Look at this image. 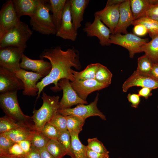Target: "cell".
Here are the masks:
<instances>
[{"instance_id": "4316f807", "label": "cell", "mask_w": 158, "mask_h": 158, "mask_svg": "<svg viewBox=\"0 0 158 158\" xmlns=\"http://www.w3.org/2000/svg\"><path fill=\"white\" fill-rule=\"evenodd\" d=\"M66 116L67 130L71 135H78L82 130L85 120L81 117L72 115Z\"/></svg>"}, {"instance_id": "f1b7e54d", "label": "cell", "mask_w": 158, "mask_h": 158, "mask_svg": "<svg viewBox=\"0 0 158 158\" xmlns=\"http://www.w3.org/2000/svg\"><path fill=\"white\" fill-rule=\"evenodd\" d=\"M154 63H158V35L150 42L144 45L141 48Z\"/></svg>"}, {"instance_id": "2e32d148", "label": "cell", "mask_w": 158, "mask_h": 158, "mask_svg": "<svg viewBox=\"0 0 158 158\" xmlns=\"http://www.w3.org/2000/svg\"><path fill=\"white\" fill-rule=\"evenodd\" d=\"M70 83L79 97L84 100H86L88 95L92 92L108 86L99 82L95 79L82 81H75Z\"/></svg>"}, {"instance_id": "5bb4252c", "label": "cell", "mask_w": 158, "mask_h": 158, "mask_svg": "<svg viewBox=\"0 0 158 158\" xmlns=\"http://www.w3.org/2000/svg\"><path fill=\"white\" fill-rule=\"evenodd\" d=\"M15 73L24 84V89L22 92L23 95L32 96L37 95L38 90L36 85L38 81L43 77L42 75L22 68Z\"/></svg>"}, {"instance_id": "7c38bea8", "label": "cell", "mask_w": 158, "mask_h": 158, "mask_svg": "<svg viewBox=\"0 0 158 158\" xmlns=\"http://www.w3.org/2000/svg\"><path fill=\"white\" fill-rule=\"evenodd\" d=\"M24 89L23 82L15 73L0 66V94L17 92Z\"/></svg>"}, {"instance_id": "3957f363", "label": "cell", "mask_w": 158, "mask_h": 158, "mask_svg": "<svg viewBox=\"0 0 158 158\" xmlns=\"http://www.w3.org/2000/svg\"><path fill=\"white\" fill-rule=\"evenodd\" d=\"M49 3L40 0L38 7L30 20L33 30L44 35H56L57 30L53 22Z\"/></svg>"}, {"instance_id": "f546056e", "label": "cell", "mask_w": 158, "mask_h": 158, "mask_svg": "<svg viewBox=\"0 0 158 158\" xmlns=\"http://www.w3.org/2000/svg\"><path fill=\"white\" fill-rule=\"evenodd\" d=\"M46 147L47 151L55 158H63L67 155L66 148L58 140H50Z\"/></svg>"}, {"instance_id": "d6a6232c", "label": "cell", "mask_w": 158, "mask_h": 158, "mask_svg": "<svg viewBox=\"0 0 158 158\" xmlns=\"http://www.w3.org/2000/svg\"><path fill=\"white\" fill-rule=\"evenodd\" d=\"M112 77V73L107 68L101 64L96 72L95 79L109 86L111 84Z\"/></svg>"}, {"instance_id": "db71d44e", "label": "cell", "mask_w": 158, "mask_h": 158, "mask_svg": "<svg viewBox=\"0 0 158 158\" xmlns=\"http://www.w3.org/2000/svg\"><path fill=\"white\" fill-rule=\"evenodd\" d=\"M157 108H158V106H157Z\"/></svg>"}, {"instance_id": "83f0119b", "label": "cell", "mask_w": 158, "mask_h": 158, "mask_svg": "<svg viewBox=\"0 0 158 158\" xmlns=\"http://www.w3.org/2000/svg\"><path fill=\"white\" fill-rule=\"evenodd\" d=\"M26 126L33 127L19 122L6 115L0 118V134Z\"/></svg>"}, {"instance_id": "1f68e13d", "label": "cell", "mask_w": 158, "mask_h": 158, "mask_svg": "<svg viewBox=\"0 0 158 158\" xmlns=\"http://www.w3.org/2000/svg\"><path fill=\"white\" fill-rule=\"evenodd\" d=\"M72 148L75 158H86L87 146L80 141L78 135H71Z\"/></svg>"}, {"instance_id": "8fae6325", "label": "cell", "mask_w": 158, "mask_h": 158, "mask_svg": "<svg viewBox=\"0 0 158 158\" xmlns=\"http://www.w3.org/2000/svg\"><path fill=\"white\" fill-rule=\"evenodd\" d=\"M69 80L66 78L60 80L58 83L60 90L63 91L62 97L59 102V109L70 108L75 105L87 104L86 100L80 98L72 87Z\"/></svg>"}, {"instance_id": "7bdbcfd3", "label": "cell", "mask_w": 158, "mask_h": 158, "mask_svg": "<svg viewBox=\"0 0 158 158\" xmlns=\"http://www.w3.org/2000/svg\"><path fill=\"white\" fill-rule=\"evenodd\" d=\"M87 147L86 158H109V156L108 154H103L97 153L90 149L87 146Z\"/></svg>"}, {"instance_id": "603a6c76", "label": "cell", "mask_w": 158, "mask_h": 158, "mask_svg": "<svg viewBox=\"0 0 158 158\" xmlns=\"http://www.w3.org/2000/svg\"><path fill=\"white\" fill-rule=\"evenodd\" d=\"M157 0H130L134 20L143 17L151 6Z\"/></svg>"}, {"instance_id": "836d02e7", "label": "cell", "mask_w": 158, "mask_h": 158, "mask_svg": "<svg viewBox=\"0 0 158 158\" xmlns=\"http://www.w3.org/2000/svg\"><path fill=\"white\" fill-rule=\"evenodd\" d=\"M47 123L54 127L59 133L67 130L66 116L58 112L56 113Z\"/></svg>"}, {"instance_id": "74e56055", "label": "cell", "mask_w": 158, "mask_h": 158, "mask_svg": "<svg viewBox=\"0 0 158 158\" xmlns=\"http://www.w3.org/2000/svg\"><path fill=\"white\" fill-rule=\"evenodd\" d=\"M15 143L4 133L0 134V156L6 154L9 148Z\"/></svg>"}, {"instance_id": "ee69618b", "label": "cell", "mask_w": 158, "mask_h": 158, "mask_svg": "<svg viewBox=\"0 0 158 158\" xmlns=\"http://www.w3.org/2000/svg\"><path fill=\"white\" fill-rule=\"evenodd\" d=\"M23 156L25 158H41L39 149L32 145L30 151Z\"/></svg>"}, {"instance_id": "ac0fdd59", "label": "cell", "mask_w": 158, "mask_h": 158, "mask_svg": "<svg viewBox=\"0 0 158 158\" xmlns=\"http://www.w3.org/2000/svg\"><path fill=\"white\" fill-rule=\"evenodd\" d=\"M20 65L22 69L32 70L41 75L43 77L49 73L51 68L50 62L42 59H31L24 54L22 55Z\"/></svg>"}, {"instance_id": "d590c367", "label": "cell", "mask_w": 158, "mask_h": 158, "mask_svg": "<svg viewBox=\"0 0 158 158\" xmlns=\"http://www.w3.org/2000/svg\"><path fill=\"white\" fill-rule=\"evenodd\" d=\"M87 142V147L94 152L103 154H108L109 153L102 142L96 138H89Z\"/></svg>"}, {"instance_id": "f6af8a7d", "label": "cell", "mask_w": 158, "mask_h": 158, "mask_svg": "<svg viewBox=\"0 0 158 158\" xmlns=\"http://www.w3.org/2000/svg\"><path fill=\"white\" fill-rule=\"evenodd\" d=\"M133 32L135 35L140 36H144L148 33L146 28L142 24H138L134 25Z\"/></svg>"}, {"instance_id": "9c48e42d", "label": "cell", "mask_w": 158, "mask_h": 158, "mask_svg": "<svg viewBox=\"0 0 158 158\" xmlns=\"http://www.w3.org/2000/svg\"><path fill=\"white\" fill-rule=\"evenodd\" d=\"M83 30L87 36L97 37L101 46H108L111 44L110 40L111 32L95 14L93 22H87Z\"/></svg>"}, {"instance_id": "d4e9b609", "label": "cell", "mask_w": 158, "mask_h": 158, "mask_svg": "<svg viewBox=\"0 0 158 158\" xmlns=\"http://www.w3.org/2000/svg\"><path fill=\"white\" fill-rule=\"evenodd\" d=\"M101 64L92 63L88 65L85 68L80 72H77L72 69L75 81H82L95 79L97 71Z\"/></svg>"}, {"instance_id": "60d3db41", "label": "cell", "mask_w": 158, "mask_h": 158, "mask_svg": "<svg viewBox=\"0 0 158 158\" xmlns=\"http://www.w3.org/2000/svg\"><path fill=\"white\" fill-rule=\"evenodd\" d=\"M25 154L19 144L16 142L9 148L6 154L20 156Z\"/></svg>"}, {"instance_id": "484cf974", "label": "cell", "mask_w": 158, "mask_h": 158, "mask_svg": "<svg viewBox=\"0 0 158 158\" xmlns=\"http://www.w3.org/2000/svg\"><path fill=\"white\" fill-rule=\"evenodd\" d=\"M142 24L147 30L152 39L158 35V21L147 17H143L134 20L132 25Z\"/></svg>"}, {"instance_id": "44dd1931", "label": "cell", "mask_w": 158, "mask_h": 158, "mask_svg": "<svg viewBox=\"0 0 158 158\" xmlns=\"http://www.w3.org/2000/svg\"><path fill=\"white\" fill-rule=\"evenodd\" d=\"M14 6L17 16H24L30 17L35 12L40 0H13Z\"/></svg>"}, {"instance_id": "277c9868", "label": "cell", "mask_w": 158, "mask_h": 158, "mask_svg": "<svg viewBox=\"0 0 158 158\" xmlns=\"http://www.w3.org/2000/svg\"><path fill=\"white\" fill-rule=\"evenodd\" d=\"M32 33L28 25L20 20L0 40V48L14 47L25 50Z\"/></svg>"}, {"instance_id": "ba28073f", "label": "cell", "mask_w": 158, "mask_h": 158, "mask_svg": "<svg viewBox=\"0 0 158 158\" xmlns=\"http://www.w3.org/2000/svg\"><path fill=\"white\" fill-rule=\"evenodd\" d=\"M99 99L98 93L94 101L90 104L85 105L80 104L73 108H67L59 110L58 112L64 116L72 115L81 117L86 119L90 117L98 116L102 119L106 120L105 116L99 110L97 104Z\"/></svg>"}, {"instance_id": "cb8c5ba5", "label": "cell", "mask_w": 158, "mask_h": 158, "mask_svg": "<svg viewBox=\"0 0 158 158\" xmlns=\"http://www.w3.org/2000/svg\"><path fill=\"white\" fill-rule=\"evenodd\" d=\"M49 1L51 11L52 13V19L57 31L61 25L63 12L67 0H50Z\"/></svg>"}, {"instance_id": "816d5d0a", "label": "cell", "mask_w": 158, "mask_h": 158, "mask_svg": "<svg viewBox=\"0 0 158 158\" xmlns=\"http://www.w3.org/2000/svg\"><path fill=\"white\" fill-rule=\"evenodd\" d=\"M0 158H25L23 155L16 156L6 154L0 156Z\"/></svg>"}, {"instance_id": "30bf717a", "label": "cell", "mask_w": 158, "mask_h": 158, "mask_svg": "<svg viewBox=\"0 0 158 158\" xmlns=\"http://www.w3.org/2000/svg\"><path fill=\"white\" fill-rule=\"evenodd\" d=\"M20 20L13 1H8L4 4L0 11V40Z\"/></svg>"}, {"instance_id": "8d00e7d4", "label": "cell", "mask_w": 158, "mask_h": 158, "mask_svg": "<svg viewBox=\"0 0 158 158\" xmlns=\"http://www.w3.org/2000/svg\"><path fill=\"white\" fill-rule=\"evenodd\" d=\"M50 140L41 132L36 130L31 141L32 145L39 149L46 147Z\"/></svg>"}, {"instance_id": "5b68a950", "label": "cell", "mask_w": 158, "mask_h": 158, "mask_svg": "<svg viewBox=\"0 0 158 158\" xmlns=\"http://www.w3.org/2000/svg\"><path fill=\"white\" fill-rule=\"evenodd\" d=\"M17 91L0 95V107L6 115L22 123L33 126L30 123L32 117L25 114L19 105L17 97Z\"/></svg>"}, {"instance_id": "8992f818", "label": "cell", "mask_w": 158, "mask_h": 158, "mask_svg": "<svg viewBox=\"0 0 158 158\" xmlns=\"http://www.w3.org/2000/svg\"><path fill=\"white\" fill-rule=\"evenodd\" d=\"M111 44L118 45L127 49L130 58H133L137 53L141 52V48L148 42V39H142L135 34L128 33L123 35L120 33L111 34L110 35Z\"/></svg>"}, {"instance_id": "7a4b0ae2", "label": "cell", "mask_w": 158, "mask_h": 158, "mask_svg": "<svg viewBox=\"0 0 158 158\" xmlns=\"http://www.w3.org/2000/svg\"><path fill=\"white\" fill-rule=\"evenodd\" d=\"M42 98L43 100L42 106L38 110L34 109L31 116L34 123V129L40 132L59 109L58 96H50L43 92Z\"/></svg>"}, {"instance_id": "681fc988", "label": "cell", "mask_w": 158, "mask_h": 158, "mask_svg": "<svg viewBox=\"0 0 158 158\" xmlns=\"http://www.w3.org/2000/svg\"><path fill=\"white\" fill-rule=\"evenodd\" d=\"M39 149L41 158H55L47 151L46 147Z\"/></svg>"}, {"instance_id": "e0dca14e", "label": "cell", "mask_w": 158, "mask_h": 158, "mask_svg": "<svg viewBox=\"0 0 158 158\" xmlns=\"http://www.w3.org/2000/svg\"><path fill=\"white\" fill-rule=\"evenodd\" d=\"M133 86L147 87L152 90L156 89L158 88V81L148 76L140 75L135 71L123 83L122 90L126 92L130 87Z\"/></svg>"}, {"instance_id": "f5cc1de1", "label": "cell", "mask_w": 158, "mask_h": 158, "mask_svg": "<svg viewBox=\"0 0 158 158\" xmlns=\"http://www.w3.org/2000/svg\"><path fill=\"white\" fill-rule=\"evenodd\" d=\"M121 158V157H119V158Z\"/></svg>"}, {"instance_id": "9a60e30c", "label": "cell", "mask_w": 158, "mask_h": 158, "mask_svg": "<svg viewBox=\"0 0 158 158\" xmlns=\"http://www.w3.org/2000/svg\"><path fill=\"white\" fill-rule=\"evenodd\" d=\"M120 4L106 6L104 9L96 11L94 14L107 26L112 34H114L119 21Z\"/></svg>"}, {"instance_id": "ffe728a7", "label": "cell", "mask_w": 158, "mask_h": 158, "mask_svg": "<svg viewBox=\"0 0 158 158\" xmlns=\"http://www.w3.org/2000/svg\"><path fill=\"white\" fill-rule=\"evenodd\" d=\"M71 16L73 26L77 31L81 25L84 14L88 6V0H69Z\"/></svg>"}, {"instance_id": "ab89813d", "label": "cell", "mask_w": 158, "mask_h": 158, "mask_svg": "<svg viewBox=\"0 0 158 158\" xmlns=\"http://www.w3.org/2000/svg\"><path fill=\"white\" fill-rule=\"evenodd\" d=\"M143 17H147L158 21V0L151 6Z\"/></svg>"}, {"instance_id": "7402d4cb", "label": "cell", "mask_w": 158, "mask_h": 158, "mask_svg": "<svg viewBox=\"0 0 158 158\" xmlns=\"http://www.w3.org/2000/svg\"><path fill=\"white\" fill-rule=\"evenodd\" d=\"M36 130L33 127L24 126L3 133L14 142L30 140H31Z\"/></svg>"}, {"instance_id": "b9f144b4", "label": "cell", "mask_w": 158, "mask_h": 158, "mask_svg": "<svg viewBox=\"0 0 158 158\" xmlns=\"http://www.w3.org/2000/svg\"><path fill=\"white\" fill-rule=\"evenodd\" d=\"M140 96L138 94L129 93L127 97L132 107L137 108L140 102Z\"/></svg>"}, {"instance_id": "7dc6e473", "label": "cell", "mask_w": 158, "mask_h": 158, "mask_svg": "<svg viewBox=\"0 0 158 158\" xmlns=\"http://www.w3.org/2000/svg\"><path fill=\"white\" fill-rule=\"evenodd\" d=\"M148 76L158 81V63H153Z\"/></svg>"}, {"instance_id": "4dcf8cb0", "label": "cell", "mask_w": 158, "mask_h": 158, "mask_svg": "<svg viewBox=\"0 0 158 158\" xmlns=\"http://www.w3.org/2000/svg\"><path fill=\"white\" fill-rule=\"evenodd\" d=\"M153 63L150 59L145 54L138 58V66L135 71L140 75L148 76Z\"/></svg>"}, {"instance_id": "c3c4849f", "label": "cell", "mask_w": 158, "mask_h": 158, "mask_svg": "<svg viewBox=\"0 0 158 158\" xmlns=\"http://www.w3.org/2000/svg\"><path fill=\"white\" fill-rule=\"evenodd\" d=\"M152 90L147 87H142L138 91V94L140 96L142 97L147 99L152 95Z\"/></svg>"}, {"instance_id": "f907efd6", "label": "cell", "mask_w": 158, "mask_h": 158, "mask_svg": "<svg viewBox=\"0 0 158 158\" xmlns=\"http://www.w3.org/2000/svg\"><path fill=\"white\" fill-rule=\"evenodd\" d=\"M125 1L124 0H108L107 2L106 6L120 4Z\"/></svg>"}, {"instance_id": "d6986e66", "label": "cell", "mask_w": 158, "mask_h": 158, "mask_svg": "<svg viewBox=\"0 0 158 158\" xmlns=\"http://www.w3.org/2000/svg\"><path fill=\"white\" fill-rule=\"evenodd\" d=\"M120 16L114 34L127 33V28L134 20L130 0H125L119 5Z\"/></svg>"}, {"instance_id": "52a82bcc", "label": "cell", "mask_w": 158, "mask_h": 158, "mask_svg": "<svg viewBox=\"0 0 158 158\" xmlns=\"http://www.w3.org/2000/svg\"><path fill=\"white\" fill-rule=\"evenodd\" d=\"M24 50L14 47L0 48V66L16 73L21 68L20 61Z\"/></svg>"}, {"instance_id": "bcb514c9", "label": "cell", "mask_w": 158, "mask_h": 158, "mask_svg": "<svg viewBox=\"0 0 158 158\" xmlns=\"http://www.w3.org/2000/svg\"><path fill=\"white\" fill-rule=\"evenodd\" d=\"M18 143L25 154L28 153L30 151L32 145L30 140H23Z\"/></svg>"}, {"instance_id": "4fadbf2b", "label": "cell", "mask_w": 158, "mask_h": 158, "mask_svg": "<svg viewBox=\"0 0 158 158\" xmlns=\"http://www.w3.org/2000/svg\"><path fill=\"white\" fill-rule=\"evenodd\" d=\"M65 40L75 41L77 39V31L73 26L71 16L69 0L66 1L64 8L60 27L56 34Z\"/></svg>"}, {"instance_id": "11a10c76", "label": "cell", "mask_w": 158, "mask_h": 158, "mask_svg": "<svg viewBox=\"0 0 158 158\" xmlns=\"http://www.w3.org/2000/svg\"></svg>"}, {"instance_id": "f35d334b", "label": "cell", "mask_w": 158, "mask_h": 158, "mask_svg": "<svg viewBox=\"0 0 158 158\" xmlns=\"http://www.w3.org/2000/svg\"><path fill=\"white\" fill-rule=\"evenodd\" d=\"M41 132L51 139H58L59 133L53 126L47 123L42 128Z\"/></svg>"}, {"instance_id": "6da1fadb", "label": "cell", "mask_w": 158, "mask_h": 158, "mask_svg": "<svg viewBox=\"0 0 158 158\" xmlns=\"http://www.w3.org/2000/svg\"><path fill=\"white\" fill-rule=\"evenodd\" d=\"M41 56L49 61L51 68L49 73L37 83L38 97L44 88L50 84L54 83L55 86L52 90H60L58 83L60 80L66 78L71 82L75 81L71 68L73 67L78 70L81 68L77 50L69 48L64 51L60 46H57L44 51Z\"/></svg>"}, {"instance_id": "e575fe53", "label": "cell", "mask_w": 158, "mask_h": 158, "mask_svg": "<svg viewBox=\"0 0 158 158\" xmlns=\"http://www.w3.org/2000/svg\"><path fill=\"white\" fill-rule=\"evenodd\" d=\"M57 140L66 148L67 155L75 158L72 148L71 136L69 132L67 130L60 133Z\"/></svg>"}]
</instances>
